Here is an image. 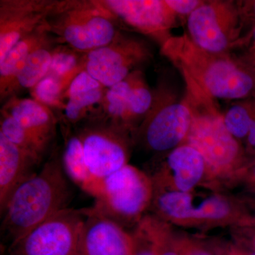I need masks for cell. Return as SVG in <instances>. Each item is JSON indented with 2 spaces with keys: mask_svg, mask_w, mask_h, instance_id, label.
Listing matches in <instances>:
<instances>
[{
  "mask_svg": "<svg viewBox=\"0 0 255 255\" xmlns=\"http://www.w3.org/2000/svg\"><path fill=\"white\" fill-rule=\"evenodd\" d=\"M161 52L214 100H246L255 95V70L239 56L204 50L187 33L170 37Z\"/></svg>",
  "mask_w": 255,
  "mask_h": 255,
  "instance_id": "cell-1",
  "label": "cell"
},
{
  "mask_svg": "<svg viewBox=\"0 0 255 255\" xmlns=\"http://www.w3.org/2000/svg\"><path fill=\"white\" fill-rule=\"evenodd\" d=\"M61 157L55 152L36 172L13 193L1 215V236L10 243L63 210L73 197Z\"/></svg>",
  "mask_w": 255,
  "mask_h": 255,
  "instance_id": "cell-2",
  "label": "cell"
},
{
  "mask_svg": "<svg viewBox=\"0 0 255 255\" xmlns=\"http://www.w3.org/2000/svg\"><path fill=\"white\" fill-rule=\"evenodd\" d=\"M185 82L183 100L190 111V128L184 143L199 151L207 168L221 172L232 167L241 155L237 139L230 133L214 99L208 95L194 80L182 74Z\"/></svg>",
  "mask_w": 255,
  "mask_h": 255,
  "instance_id": "cell-3",
  "label": "cell"
},
{
  "mask_svg": "<svg viewBox=\"0 0 255 255\" xmlns=\"http://www.w3.org/2000/svg\"><path fill=\"white\" fill-rule=\"evenodd\" d=\"M46 23L60 43L85 53L107 46L122 30L102 0H56Z\"/></svg>",
  "mask_w": 255,
  "mask_h": 255,
  "instance_id": "cell-4",
  "label": "cell"
},
{
  "mask_svg": "<svg viewBox=\"0 0 255 255\" xmlns=\"http://www.w3.org/2000/svg\"><path fill=\"white\" fill-rule=\"evenodd\" d=\"M152 197V179L128 164L104 178L92 208L124 228L141 221Z\"/></svg>",
  "mask_w": 255,
  "mask_h": 255,
  "instance_id": "cell-5",
  "label": "cell"
},
{
  "mask_svg": "<svg viewBox=\"0 0 255 255\" xmlns=\"http://www.w3.org/2000/svg\"><path fill=\"white\" fill-rule=\"evenodd\" d=\"M244 25L238 1H204L187 17V34L204 50L227 53L241 44Z\"/></svg>",
  "mask_w": 255,
  "mask_h": 255,
  "instance_id": "cell-6",
  "label": "cell"
},
{
  "mask_svg": "<svg viewBox=\"0 0 255 255\" xmlns=\"http://www.w3.org/2000/svg\"><path fill=\"white\" fill-rule=\"evenodd\" d=\"M87 209L68 208L9 243V255H78Z\"/></svg>",
  "mask_w": 255,
  "mask_h": 255,
  "instance_id": "cell-7",
  "label": "cell"
},
{
  "mask_svg": "<svg viewBox=\"0 0 255 255\" xmlns=\"http://www.w3.org/2000/svg\"><path fill=\"white\" fill-rule=\"evenodd\" d=\"M152 58L148 43L122 30L107 46L87 53L85 70L106 88L123 81Z\"/></svg>",
  "mask_w": 255,
  "mask_h": 255,
  "instance_id": "cell-8",
  "label": "cell"
},
{
  "mask_svg": "<svg viewBox=\"0 0 255 255\" xmlns=\"http://www.w3.org/2000/svg\"><path fill=\"white\" fill-rule=\"evenodd\" d=\"M77 132L87 167L94 177L103 179L128 164V132L98 119L84 122Z\"/></svg>",
  "mask_w": 255,
  "mask_h": 255,
  "instance_id": "cell-9",
  "label": "cell"
},
{
  "mask_svg": "<svg viewBox=\"0 0 255 255\" xmlns=\"http://www.w3.org/2000/svg\"><path fill=\"white\" fill-rule=\"evenodd\" d=\"M152 102L153 92L140 69L107 89L100 112L91 120L104 121L130 134L137 130L138 122H143Z\"/></svg>",
  "mask_w": 255,
  "mask_h": 255,
  "instance_id": "cell-10",
  "label": "cell"
},
{
  "mask_svg": "<svg viewBox=\"0 0 255 255\" xmlns=\"http://www.w3.org/2000/svg\"><path fill=\"white\" fill-rule=\"evenodd\" d=\"M191 123L190 111L185 102L170 100L159 90L153 92L152 105L137 133L150 150H172L184 143Z\"/></svg>",
  "mask_w": 255,
  "mask_h": 255,
  "instance_id": "cell-11",
  "label": "cell"
},
{
  "mask_svg": "<svg viewBox=\"0 0 255 255\" xmlns=\"http://www.w3.org/2000/svg\"><path fill=\"white\" fill-rule=\"evenodd\" d=\"M117 18L121 26H127L150 36L161 46L170 37L177 15L166 0H102Z\"/></svg>",
  "mask_w": 255,
  "mask_h": 255,
  "instance_id": "cell-12",
  "label": "cell"
},
{
  "mask_svg": "<svg viewBox=\"0 0 255 255\" xmlns=\"http://www.w3.org/2000/svg\"><path fill=\"white\" fill-rule=\"evenodd\" d=\"M56 0L0 1V62L10 50L46 21Z\"/></svg>",
  "mask_w": 255,
  "mask_h": 255,
  "instance_id": "cell-13",
  "label": "cell"
},
{
  "mask_svg": "<svg viewBox=\"0 0 255 255\" xmlns=\"http://www.w3.org/2000/svg\"><path fill=\"white\" fill-rule=\"evenodd\" d=\"M151 203L159 215L178 221H215L225 219L231 212L227 201L220 196L196 201L190 192L164 191L153 185Z\"/></svg>",
  "mask_w": 255,
  "mask_h": 255,
  "instance_id": "cell-14",
  "label": "cell"
},
{
  "mask_svg": "<svg viewBox=\"0 0 255 255\" xmlns=\"http://www.w3.org/2000/svg\"><path fill=\"white\" fill-rule=\"evenodd\" d=\"M133 238L124 228L88 208L79 241L78 255H132Z\"/></svg>",
  "mask_w": 255,
  "mask_h": 255,
  "instance_id": "cell-15",
  "label": "cell"
},
{
  "mask_svg": "<svg viewBox=\"0 0 255 255\" xmlns=\"http://www.w3.org/2000/svg\"><path fill=\"white\" fill-rule=\"evenodd\" d=\"M106 88L86 70L78 74L63 95L65 127L95 118L100 112Z\"/></svg>",
  "mask_w": 255,
  "mask_h": 255,
  "instance_id": "cell-16",
  "label": "cell"
},
{
  "mask_svg": "<svg viewBox=\"0 0 255 255\" xmlns=\"http://www.w3.org/2000/svg\"><path fill=\"white\" fill-rule=\"evenodd\" d=\"M41 162L11 143L0 133V213L4 212L13 193L36 173Z\"/></svg>",
  "mask_w": 255,
  "mask_h": 255,
  "instance_id": "cell-17",
  "label": "cell"
},
{
  "mask_svg": "<svg viewBox=\"0 0 255 255\" xmlns=\"http://www.w3.org/2000/svg\"><path fill=\"white\" fill-rule=\"evenodd\" d=\"M21 124L47 147L56 135L58 117L49 107L33 99L14 96L4 102L1 110Z\"/></svg>",
  "mask_w": 255,
  "mask_h": 255,
  "instance_id": "cell-18",
  "label": "cell"
},
{
  "mask_svg": "<svg viewBox=\"0 0 255 255\" xmlns=\"http://www.w3.org/2000/svg\"><path fill=\"white\" fill-rule=\"evenodd\" d=\"M60 43L59 40L50 31L46 23L36 31L18 42L0 62V100L5 102L10 87L28 57L41 47Z\"/></svg>",
  "mask_w": 255,
  "mask_h": 255,
  "instance_id": "cell-19",
  "label": "cell"
},
{
  "mask_svg": "<svg viewBox=\"0 0 255 255\" xmlns=\"http://www.w3.org/2000/svg\"><path fill=\"white\" fill-rule=\"evenodd\" d=\"M63 128L65 142L61 158L65 173L70 182L95 198L102 189L103 179L94 177L87 167L78 132L72 133L69 127Z\"/></svg>",
  "mask_w": 255,
  "mask_h": 255,
  "instance_id": "cell-20",
  "label": "cell"
},
{
  "mask_svg": "<svg viewBox=\"0 0 255 255\" xmlns=\"http://www.w3.org/2000/svg\"><path fill=\"white\" fill-rule=\"evenodd\" d=\"M167 164L176 190L183 192H190L200 182L207 168L200 152L186 144L169 152Z\"/></svg>",
  "mask_w": 255,
  "mask_h": 255,
  "instance_id": "cell-21",
  "label": "cell"
},
{
  "mask_svg": "<svg viewBox=\"0 0 255 255\" xmlns=\"http://www.w3.org/2000/svg\"><path fill=\"white\" fill-rule=\"evenodd\" d=\"M58 44L60 43L47 45L31 53L10 87L5 102L22 90L30 91L46 78L51 64L53 48Z\"/></svg>",
  "mask_w": 255,
  "mask_h": 255,
  "instance_id": "cell-22",
  "label": "cell"
},
{
  "mask_svg": "<svg viewBox=\"0 0 255 255\" xmlns=\"http://www.w3.org/2000/svg\"><path fill=\"white\" fill-rule=\"evenodd\" d=\"M87 53H82L64 43L53 48L48 75L70 85L74 78L85 70Z\"/></svg>",
  "mask_w": 255,
  "mask_h": 255,
  "instance_id": "cell-23",
  "label": "cell"
},
{
  "mask_svg": "<svg viewBox=\"0 0 255 255\" xmlns=\"http://www.w3.org/2000/svg\"><path fill=\"white\" fill-rule=\"evenodd\" d=\"M0 133L39 162L48 148L16 119L2 110L0 115Z\"/></svg>",
  "mask_w": 255,
  "mask_h": 255,
  "instance_id": "cell-24",
  "label": "cell"
},
{
  "mask_svg": "<svg viewBox=\"0 0 255 255\" xmlns=\"http://www.w3.org/2000/svg\"><path fill=\"white\" fill-rule=\"evenodd\" d=\"M254 97L238 102L224 114V122L230 133L237 140L246 139L254 118Z\"/></svg>",
  "mask_w": 255,
  "mask_h": 255,
  "instance_id": "cell-25",
  "label": "cell"
},
{
  "mask_svg": "<svg viewBox=\"0 0 255 255\" xmlns=\"http://www.w3.org/2000/svg\"><path fill=\"white\" fill-rule=\"evenodd\" d=\"M68 87L63 80L47 75L30 92L33 100L49 107L50 110L61 112L64 107L63 95Z\"/></svg>",
  "mask_w": 255,
  "mask_h": 255,
  "instance_id": "cell-26",
  "label": "cell"
},
{
  "mask_svg": "<svg viewBox=\"0 0 255 255\" xmlns=\"http://www.w3.org/2000/svg\"><path fill=\"white\" fill-rule=\"evenodd\" d=\"M139 226L148 238L154 255H181L178 243H173L158 219L145 217Z\"/></svg>",
  "mask_w": 255,
  "mask_h": 255,
  "instance_id": "cell-27",
  "label": "cell"
},
{
  "mask_svg": "<svg viewBox=\"0 0 255 255\" xmlns=\"http://www.w3.org/2000/svg\"><path fill=\"white\" fill-rule=\"evenodd\" d=\"M132 236L133 238L132 255H154L150 242L139 225L136 231Z\"/></svg>",
  "mask_w": 255,
  "mask_h": 255,
  "instance_id": "cell-28",
  "label": "cell"
},
{
  "mask_svg": "<svg viewBox=\"0 0 255 255\" xmlns=\"http://www.w3.org/2000/svg\"><path fill=\"white\" fill-rule=\"evenodd\" d=\"M203 1L200 0H166L167 5L177 16H187L195 11Z\"/></svg>",
  "mask_w": 255,
  "mask_h": 255,
  "instance_id": "cell-29",
  "label": "cell"
},
{
  "mask_svg": "<svg viewBox=\"0 0 255 255\" xmlns=\"http://www.w3.org/2000/svg\"><path fill=\"white\" fill-rule=\"evenodd\" d=\"M242 43L245 44L246 48L240 58L248 66L255 70V27L251 30L248 36L243 38Z\"/></svg>",
  "mask_w": 255,
  "mask_h": 255,
  "instance_id": "cell-30",
  "label": "cell"
},
{
  "mask_svg": "<svg viewBox=\"0 0 255 255\" xmlns=\"http://www.w3.org/2000/svg\"><path fill=\"white\" fill-rule=\"evenodd\" d=\"M238 4L244 24L248 22L251 23L253 29L255 27V0L238 1Z\"/></svg>",
  "mask_w": 255,
  "mask_h": 255,
  "instance_id": "cell-31",
  "label": "cell"
},
{
  "mask_svg": "<svg viewBox=\"0 0 255 255\" xmlns=\"http://www.w3.org/2000/svg\"><path fill=\"white\" fill-rule=\"evenodd\" d=\"M181 255H213L208 250L195 243L182 242L178 243Z\"/></svg>",
  "mask_w": 255,
  "mask_h": 255,
  "instance_id": "cell-32",
  "label": "cell"
},
{
  "mask_svg": "<svg viewBox=\"0 0 255 255\" xmlns=\"http://www.w3.org/2000/svg\"><path fill=\"white\" fill-rule=\"evenodd\" d=\"M228 255H255V253L251 251H245V250L233 249L228 253Z\"/></svg>",
  "mask_w": 255,
  "mask_h": 255,
  "instance_id": "cell-33",
  "label": "cell"
},
{
  "mask_svg": "<svg viewBox=\"0 0 255 255\" xmlns=\"http://www.w3.org/2000/svg\"><path fill=\"white\" fill-rule=\"evenodd\" d=\"M250 246H251V249L249 251L254 252L255 253V232L253 233L251 235V237L250 238L249 241Z\"/></svg>",
  "mask_w": 255,
  "mask_h": 255,
  "instance_id": "cell-34",
  "label": "cell"
},
{
  "mask_svg": "<svg viewBox=\"0 0 255 255\" xmlns=\"http://www.w3.org/2000/svg\"><path fill=\"white\" fill-rule=\"evenodd\" d=\"M252 178H253V182L255 183V165L252 171Z\"/></svg>",
  "mask_w": 255,
  "mask_h": 255,
  "instance_id": "cell-35",
  "label": "cell"
},
{
  "mask_svg": "<svg viewBox=\"0 0 255 255\" xmlns=\"http://www.w3.org/2000/svg\"><path fill=\"white\" fill-rule=\"evenodd\" d=\"M253 97H255V95L254 96H253Z\"/></svg>",
  "mask_w": 255,
  "mask_h": 255,
  "instance_id": "cell-36",
  "label": "cell"
}]
</instances>
